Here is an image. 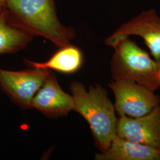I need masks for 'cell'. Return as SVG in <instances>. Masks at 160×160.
Returning <instances> with one entry per match:
<instances>
[{
    "instance_id": "7a4b0ae2",
    "label": "cell",
    "mask_w": 160,
    "mask_h": 160,
    "mask_svg": "<svg viewBox=\"0 0 160 160\" xmlns=\"http://www.w3.org/2000/svg\"><path fill=\"white\" fill-rule=\"evenodd\" d=\"M69 90L74 100L73 111L87 122L97 148L100 152L106 151L116 135L118 120L107 91L98 84L90 86L88 91L78 81L73 82Z\"/></svg>"
},
{
    "instance_id": "ba28073f",
    "label": "cell",
    "mask_w": 160,
    "mask_h": 160,
    "mask_svg": "<svg viewBox=\"0 0 160 160\" xmlns=\"http://www.w3.org/2000/svg\"><path fill=\"white\" fill-rule=\"evenodd\" d=\"M31 107L49 118H57L73 110L74 100L72 95L63 91L55 75L50 70L43 85L33 98Z\"/></svg>"
},
{
    "instance_id": "30bf717a",
    "label": "cell",
    "mask_w": 160,
    "mask_h": 160,
    "mask_svg": "<svg viewBox=\"0 0 160 160\" xmlns=\"http://www.w3.org/2000/svg\"><path fill=\"white\" fill-rule=\"evenodd\" d=\"M30 67L56 71L63 74H72L78 71L83 63V55L80 49L72 45L59 48L44 62L24 59Z\"/></svg>"
},
{
    "instance_id": "4fadbf2b",
    "label": "cell",
    "mask_w": 160,
    "mask_h": 160,
    "mask_svg": "<svg viewBox=\"0 0 160 160\" xmlns=\"http://www.w3.org/2000/svg\"><path fill=\"white\" fill-rule=\"evenodd\" d=\"M6 0H0V9L3 8L5 5Z\"/></svg>"
},
{
    "instance_id": "277c9868",
    "label": "cell",
    "mask_w": 160,
    "mask_h": 160,
    "mask_svg": "<svg viewBox=\"0 0 160 160\" xmlns=\"http://www.w3.org/2000/svg\"><path fill=\"white\" fill-rule=\"evenodd\" d=\"M109 87L115 97L114 108L119 116L139 118L148 114L160 104V96L132 80H113Z\"/></svg>"
},
{
    "instance_id": "3957f363",
    "label": "cell",
    "mask_w": 160,
    "mask_h": 160,
    "mask_svg": "<svg viewBox=\"0 0 160 160\" xmlns=\"http://www.w3.org/2000/svg\"><path fill=\"white\" fill-rule=\"evenodd\" d=\"M114 48L110 69L113 80L133 81L155 92L160 87L157 79L159 62L132 40L129 36L111 43Z\"/></svg>"
},
{
    "instance_id": "7c38bea8",
    "label": "cell",
    "mask_w": 160,
    "mask_h": 160,
    "mask_svg": "<svg viewBox=\"0 0 160 160\" xmlns=\"http://www.w3.org/2000/svg\"><path fill=\"white\" fill-rule=\"evenodd\" d=\"M157 79L160 86V61L158 63V66L157 70Z\"/></svg>"
},
{
    "instance_id": "5b68a950",
    "label": "cell",
    "mask_w": 160,
    "mask_h": 160,
    "mask_svg": "<svg viewBox=\"0 0 160 160\" xmlns=\"http://www.w3.org/2000/svg\"><path fill=\"white\" fill-rule=\"evenodd\" d=\"M49 71L32 67L22 71L0 68V88L12 103L22 109H30L32 100Z\"/></svg>"
},
{
    "instance_id": "6da1fadb",
    "label": "cell",
    "mask_w": 160,
    "mask_h": 160,
    "mask_svg": "<svg viewBox=\"0 0 160 160\" xmlns=\"http://www.w3.org/2000/svg\"><path fill=\"white\" fill-rule=\"evenodd\" d=\"M4 7L14 26L58 48L70 45L75 37L74 29L59 21L55 0H6Z\"/></svg>"
},
{
    "instance_id": "8fae6325",
    "label": "cell",
    "mask_w": 160,
    "mask_h": 160,
    "mask_svg": "<svg viewBox=\"0 0 160 160\" xmlns=\"http://www.w3.org/2000/svg\"><path fill=\"white\" fill-rule=\"evenodd\" d=\"M33 37L12 24L4 7L0 9V55L12 54L23 50Z\"/></svg>"
},
{
    "instance_id": "52a82bcc",
    "label": "cell",
    "mask_w": 160,
    "mask_h": 160,
    "mask_svg": "<svg viewBox=\"0 0 160 160\" xmlns=\"http://www.w3.org/2000/svg\"><path fill=\"white\" fill-rule=\"evenodd\" d=\"M136 35L141 37L148 48L152 57L160 61V17L154 10L143 12L119 29L106 40L109 45L121 38Z\"/></svg>"
},
{
    "instance_id": "8992f818",
    "label": "cell",
    "mask_w": 160,
    "mask_h": 160,
    "mask_svg": "<svg viewBox=\"0 0 160 160\" xmlns=\"http://www.w3.org/2000/svg\"><path fill=\"white\" fill-rule=\"evenodd\" d=\"M116 135L160 150V104L139 118L119 116Z\"/></svg>"
},
{
    "instance_id": "9c48e42d",
    "label": "cell",
    "mask_w": 160,
    "mask_h": 160,
    "mask_svg": "<svg viewBox=\"0 0 160 160\" xmlns=\"http://www.w3.org/2000/svg\"><path fill=\"white\" fill-rule=\"evenodd\" d=\"M96 160H160V150L116 135L109 148L96 155Z\"/></svg>"
}]
</instances>
